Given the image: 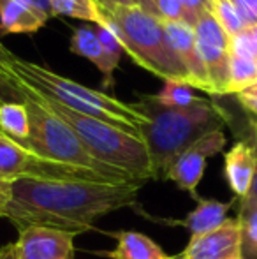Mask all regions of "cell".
Wrapping results in <instances>:
<instances>
[{
  "label": "cell",
  "mask_w": 257,
  "mask_h": 259,
  "mask_svg": "<svg viewBox=\"0 0 257 259\" xmlns=\"http://www.w3.org/2000/svg\"><path fill=\"white\" fill-rule=\"evenodd\" d=\"M241 4H245V6L248 7V9L252 11V13L257 16V0H240Z\"/></svg>",
  "instance_id": "8d00e7d4"
},
{
  "label": "cell",
  "mask_w": 257,
  "mask_h": 259,
  "mask_svg": "<svg viewBox=\"0 0 257 259\" xmlns=\"http://www.w3.org/2000/svg\"><path fill=\"white\" fill-rule=\"evenodd\" d=\"M257 169V147L254 141H236L224 155V177L236 196L247 198Z\"/></svg>",
  "instance_id": "4fadbf2b"
},
{
  "label": "cell",
  "mask_w": 257,
  "mask_h": 259,
  "mask_svg": "<svg viewBox=\"0 0 257 259\" xmlns=\"http://www.w3.org/2000/svg\"><path fill=\"white\" fill-rule=\"evenodd\" d=\"M0 259H16V254H14V243H7V245L0 247Z\"/></svg>",
  "instance_id": "836d02e7"
},
{
  "label": "cell",
  "mask_w": 257,
  "mask_h": 259,
  "mask_svg": "<svg viewBox=\"0 0 257 259\" xmlns=\"http://www.w3.org/2000/svg\"><path fill=\"white\" fill-rule=\"evenodd\" d=\"M254 141V140H252ZM255 143V141H254ZM255 147H257V143H255ZM245 199H248V201H252V203H255L257 205V169H255V177H254V182H252V187H250V191H248V194H247V198Z\"/></svg>",
  "instance_id": "d590c367"
},
{
  "label": "cell",
  "mask_w": 257,
  "mask_h": 259,
  "mask_svg": "<svg viewBox=\"0 0 257 259\" xmlns=\"http://www.w3.org/2000/svg\"><path fill=\"white\" fill-rule=\"evenodd\" d=\"M132 104L146 118L139 125V136L150 154L153 180H166L176 157L206 134L222 131L229 122L222 108L201 97L187 108L162 106L155 96H143Z\"/></svg>",
  "instance_id": "7a4b0ae2"
},
{
  "label": "cell",
  "mask_w": 257,
  "mask_h": 259,
  "mask_svg": "<svg viewBox=\"0 0 257 259\" xmlns=\"http://www.w3.org/2000/svg\"><path fill=\"white\" fill-rule=\"evenodd\" d=\"M11 76H16L25 87L34 90L39 96L57 101L81 115L93 116V118L122 127L136 136H139V125L146 122V118L134 108L132 103L127 104L110 94L83 87L34 62L16 57L11 67Z\"/></svg>",
  "instance_id": "3957f363"
},
{
  "label": "cell",
  "mask_w": 257,
  "mask_h": 259,
  "mask_svg": "<svg viewBox=\"0 0 257 259\" xmlns=\"http://www.w3.org/2000/svg\"><path fill=\"white\" fill-rule=\"evenodd\" d=\"M210 13L213 14V18L219 21V25L226 30L229 37H234L247 30L240 13L231 0H210Z\"/></svg>",
  "instance_id": "7402d4cb"
},
{
  "label": "cell",
  "mask_w": 257,
  "mask_h": 259,
  "mask_svg": "<svg viewBox=\"0 0 257 259\" xmlns=\"http://www.w3.org/2000/svg\"><path fill=\"white\" fill-rule=\"evenodd\" d=\"M252 140L257 143V118L252 120Z\"/></svg>",
  "instance_id": "74e56055"
},
{
  "label": "cell",
  "mask_w": 257,
  "mask_h": 259,
  "mask_svg": "<svg viewBox=\"0 0 257 259\" xmlns=\"http://www.w3.org/2000/svg\"><path fill=\"white\" fill-rule=\"evenodd\" d=\"M53 16L78 18L95 25H108V16L97 0H49Z\"/></svg>",
  "instance_id": "d6986e66"
},
{
  "label": "cell",
  "mask_w": 257,
  "mask_h": 259,
  "mask_svg": "<svg viewBox=\"0 0 257 259\" xmlns=\"http://www.w3.org/2000/svg\"><path fill=\"white\" fill-rule=\"evenodd\" d=\"M14 60H16V55L11 53L9 50L2 45V41H0V71L11 74V67H13Z\"/></svg>",
  "instance_id": "4dcf8cb0"
},
{
  "label": "cell",
  "mask_w": 257,
  "mask_h": 259,
  "mask_svg": "<svg viewBox=\"0 0 257 259\" xmlns=\"http://www.w3.org/2000/svg\"><path fill=\"white\" fill-rule=\"evenodd\" d=\"M164 28L173 52L176 53L185 71L189 72L190 87L204 90L213 96V87L210 83L208 71L199 53L194 27L185 21H164Z\"/></svg>",
  "instance_id": "7c38bea8"
},
{
  "label": "cell",
  "mask_w": 257,
  "mask_h": 259,
  "mask_svg": "<svg viewBox=\"0 0 257 259\" xmlns=\"http://www.w3.org/2000/svg\"><path fill=\"white\" fill-rule=\"evenodd\" d=\"M141 187L143 182L16 180L6 219L18 229L44 226L81 235L92 231L95 222L111 211L136 208Z\"/></svg>",
  "instance_id": "6da1fadb"
},
{
  "label": "cell",
  "mask_w": 257,
  "mask_h": 259,
  "mask_svg": "<svg viewBox=\"0 0 257 259\" xmlns=\"http://www.w3.org/2000/svg\"><path fill=\"white\" fill-rule=\"evenodd\" d=\"M35 96L78 134L86 150L97 160L122 171V173H127L134 180H153L150 154H148V148L141 140V136L127 133L122 127L108 123L104 120L81 115V113L44 96H39V94Z\"/></svg>",
  "instance_id": "277c9868"
},
{
  "label": "cell",
  "mask_w": 257,
  "mask_h": 259,
  "mask_svg": "<svg viewBox=\"0 0 257 259\" xmlns=\"http://www.w3.org/2000/svg\"><path fill=\"white\" fill-rule=\"evenodd\" d=\"M139 7L146 11V13L155 14V16H157V0H141Z\"/></svg>",
  "instance_id": "e575fe53"
},
{
  "label": "cell",
  "mask_w": 257,
  "mask_h": 259,
  "mask_svg": "<svg viewBox=\"0 0 257 259\" xmlns=\"http://www.w3.org/2000/svg\"><path fill=\"white\" fill-rule=\"evenodd\" d=\"M194 32L199 53L208 71L210 83L213 87V96H226L227 87H229L231 37L213 18L210 9L197 18Z\"/></svg>",
  "instance_id": "ba28073f"
},
{
  "label": "cell",
  "mask_w": 257,
  "mask_h": 259,
  "mask_svg": "<svg viewBox=\"0 0 257 259\" xmlns=\"http://www.w3.org/2000/svg\"><path fill=\"white\" fill-rule=\"evenodd\" d=\"M155 99L162 106H168V108H187V106L194 104L199 97L194 96L192 87L187 85V83L168 79V81H164L161 92L155 96Z\"/></svg>",
  "instance_id": "603a6c76"
},
{
  "label": "cell",
  "mask_w": 257,
  "mask_h": 259,
  "mask_svg": "<svg viewBox=\"0 0 257 259\" xmlns=\"http://www.w3.org/2000/svg\"><path fill=\"white\" fill-rule=\"evenodd\" d=\"M49 20L25 0H0V37L6 34H34Z\"/></svg>",
  "instance_id": "2e32d148"
},
{
  "label": "cell",
  "mask_w": 257,
  "mask_h": 259,
  "mask_svg": "<svg viewBox=\"0 0 257 259\" xmlns=\"http://www.w3.org/2000/svg\"><path fill=\"white\" fill-rule=\"evenodd\" d=\"M99 6L102 7L104 11H113L117 7H130V6H136L134 0H97Z\"/></svg>",
  "instance_id": "1f68e13d"
},
{
  "label": "cell",
  "mask_w": 257,
  "mask_h": 259,
  "mask_svg": "<svg viewBox=\"0 0 257 259\" xmlns=\"http://www.w3.org/2000/svg\"><path fill=\"white\" fill-rule=\"evenodd\" d=\"M185 9V16H187V23L195 25L197 18L201 16L204 11L210 9V0H180Z\"/></svg>",
  "instance_id": "83f0119b"
},
{
  "label": "cell",
  "mask_w": 257,
  "mask_h": 259,
  "mask_svg": "<svg viewBox=\"0 0 257 259\" xmlns=\"http://www.w3.org/2000/svg\"><path fill=\"white\" fill-rule=\"evenodd\" d=\"M236 199H231V201H219V199L212 198H197V205L192 211L187 213L185 219H169V221H162L164 224L169 226H182L187 231L190 233V236H199L210 233L213 229H217L219 226H222L227 221V213L233 208Z\"/></svg>",
  "instance_id": "5bb4252c"
},
{
  "label": "cell",
  "mask_w": 257,
  "mask_h": 259,
  "mask_svg": "<svg viewBox=\"0 0 257 259\" xmlns=\"http://www.w3.org/2000/svg\"><path fill=\"white\" fill-rule=\"evenodd\" d=\"M13 201V182H7L0 178V217L6 219L7 208Z\"/></svg>",
  "instance_id": "f546056e"
},
{
  "label": "cell",
  "mask_w": 257,
  "mask_h": 259,
  "mask_svg": "<svg viewBox=\"0 0 257 259\" xmlns=\"http://www.w3.org/2000/svg\"><path fill=\"white\" fill-rule=\"evenodd\" d=\"M95 32H97V37H99L100 45H102L104 52L110 57V60L118 65L120 64L122 55L125 53V50H124V45H122L120 37H118V34L115 32V28L111 27L110 21H108V25H97Z\"/></svg>",
  "instance_id": "cb8c5ba5"
},
{
  "label": "cell",
  "mask_w": 257,
  "mask_h": 259,
  "mask_svg": "<svg viewBox=\"0 0 257 259\" xmlns=\"http://www.w3.org/2000/svg\"><path fill=\"white\" fill-rule=\"evenodd\" d=\"M104 13L120 37L125 53L137 65L164 81L175 79L190 85L189 72L173 52L161 18L146 13L139 6L117 7Z\"/></svg>",
  "instance_id": "8992f818"
},
{
  "label": "cell",
  "mask_w": 257,
  "mask_h": 259,
  "mask_svg": "<svg viewBox=\"0 0 257 259\" xmlns=\"http://www.w3.org/2000/svg\"><path fill=\"white\" fill-rule=\"evenodd\" d=\"M238 222L241 235V259H257V205L248 199H238Z\"/></svg>",
  "instance_id": "ffe728a7"
},
{
  "label": "cell",
  "mask_w": 257,
  "mask_h": 259,
  "mask_svg": "<svg viewBox=\"0 0 257 259\" xmlns=\"http://www.w3.org/2000/svg\"><path fill=\"white\" fill-rule=\"evenodd\" d=\"M257 83V60H245L231 55V67H229V87L227 94H234L254 87Z\"/></svg>",
  "instance_id": "44dd1931"
},
{
  "label": "cell",
  "mask_w": 257,
  "mask_h": 259,
  "mask_svg": "<svg viewBox=\"0 0 257 259\" xmlns=\"http://www.w3.org/2000/svg\"><path fill=\"white\" fill-rule=\"evenodd\" d=\"M76 236L44 226H27L18 229L14 254L16 259H74Z\"/></svg>",
  "instance_id": "30bf717a"
},
{
  "label": "cell",
  "mask_w": 257,
  "mask_h": 259,
  "mask_svg": "<svg viewBox=\"0 0 257 259\" xmlns=\"http://www.w3.org/2000/svg\"><path fill=\"white\" fill-rule=\"evenodd\" d=\"M27 92L14 76L0 71V104L20 103L25 104Z\"/></svg>",
  "instance_id": "d4e9b609"
},
{
  "label": "cell",
  "mask_w": 257,
  "mask_h": 259,
  "mask_svg": "<svg viewBox=\"0 0 257 259\" xmlns=\"http://www.w3.org/2000/svg\"><path fill=\"white\" fill-rule=\"evenodd\" d=\"M175 259H241V235L238 217L204 235L190 236L187 247Z\"/></svg>",
  "instance_id": "8fae6325"
},
{
  "label": "cell",
  "mask_w": 257,
  "mask_h": 259,
  "mask_svg": "<svg viewBox=\"0 0 257 259\" xmlns=\"http://www.w3.org/2000/svg\"><path fill=\"white\" fill-rule=\"evenodd\" d=\"M226 143L227 140L224 131H213V133L206 134L204 138L195 141L192 147H189L183 154L176 157V160L168 169L166 180L175 182L180 191L189 192L194 199H197V185L204 177L206 160L220 154Z\"/></svg>",
  "instance_id": "9c48e42d"
},
{
  "label": "cell",
  "mask_w": 257,
  "mask_h": 259,
  "mask_svg": "<svg viewBox=\"0 0 257 259\" xmlns=\"http://www.w3.org/2000/svg\"><path fill=\"white\" fill-rule=\"evenodd\" d=\"M236 99L240 101V104L245 109H248L250 113H254L257 118V83L254 87H248V89L241 90L236 94Z\"/></svg>",
  "instance_id": "f1b7e54d"
},
{
  "label": "cell",
  "mask_w": 257,
  "mask_h": 259,
  "mask_svg": "<svg viewBox=\"0 0 257 259\" xmlns=\"http://www.w3.org/2000/svg\"><path fill=\"white\" fill-rule=\"evenodd\" d=\"M248 30H250L252 37H254V42H255V46H257V27H254V28H248Z\"/></svg>",
  "instance_id": "f35d334b"
},
{
  "label": "cell",
  "mask_w": 257,
  "mask_h": 259,
  "mask_svg": "<svg viewBox=\"0 0 257 259\" xmlns=\"http://www.w3.org/2000/svg\"><path fill=\"white\" fill-rule=\"evenodd\" d=\"M0 133L23 145L30 136V115L25 104H0Z\"/></svg>",
  "instance_id": "ac0fdd59"
},
{
  "label": "cell",
  "mask_w": 257,
  "mask_h": 259,
  "mask_svg": "<svg viewBox=\"0 0 257 259\" xmlns=\"http://www.w3.org/2000/svg\"><path fill=\"white\" fill-rule=\"evenodd\" d=\"M74 55L83 57L86 60H90L102 74V85L104 87H111L113 85V74L115 69L118 67L117 64L110 60V57L104 52L102 45H100L99 37H97V32L93 30L88 25H83V27H76L72 28V37H71V45H69Z\"/></svg>",
  "instance_id": "e0dca14e"
},
{
  "label": "cell",
  "mask_w": 257,
  "mask_h": 259,
  "mask_svg": "<svg viewBox=\"0 0 257 259\" xmlns=\"http://www.w3.org/2000/svg\"><path fill=\"white\" fill-rule=\"evenodd\" d=\"M134 4H136V6H139V4H141V0H134Z\"/></svg>",
  "instance_id": "ab89813d"
},
{
  "label": "cell",
  "mask_w": 257,
  "mask_h": 259,
  "mask_svg": "<svg viewBox=\"0 0 257 259\" xmlns=\"http://www.w3.org/2000/svg\"><path fill=\"white\" fill-rule=\"evenodd\" d=\"M25 2H28L30 6H34L35 9H39L41 13H44V14H48L49 18L53 16V13H52V6H49V0H25Z\"/></svg>",
  "instance_id": "d6a6232c"
},
{
  "label": "cell",
  "mask_w": 257,
  "mask_h": 259,
  "mask_svg": "<svg viewBox=\"0 0 257 259\" xmlns=\"http://www.w3.org/2000/svg\"><path fill=\"white\" fill-rule=\"evenodd\" d=\"M0 178L16 180H46V182H106L100 175L74 166L53 162L30 152L20 143L0 133Z\"/></svg>",
  "instance_id": "52a82bcc"
},
{
  "label": "cell",
  "mask_w": 257,
  "mask_h": 259,
  "mask_svg": "<svg viewBox=\"0 0 257 259\" xmlns=\"http://www.w3.org/2000/svg\"><path fill=\"white\" fill-rule=\"evenodd\" d=\"M21 87L27 92L25 106H27L28 115H30V136H28V140L21 147L28 148V150L37 154L39 157L53 160V162L93 171V173L100 175V177L106 178L111 184L139 182L134 180L132 177H129L127 173H122V171L115 169L111 166H106L104 162L97 160L86 150V147L78 138V134L60 116H57L28 87H25L23 83H21Z\"/></svg>",
  "instance_id": "5b68a950"
},
{
  "label": "cell",
  "mask_w": 257,
  "mask_h": 259,
  "mask_svg": "<svg viewBox=\"0 0 257 259\" xmlns=\"http://www.w3.org/2000/svg\"><path fill=\"white\" fill-rule=\"evenodd\" d=\"M231 55L238 58H245V60H257V46L254 42L250 30H245L241 34L231 37Z\"/></svg>",
  "instance_id": "484cf974"
},
{
  "label": "cell",
  "mask_w": 257,
  "mask_h": 259,
  "mask_svg": "<svg viewBox=\"0 0 257 259\" xmlns=\"http://www.w3.org/2000/svg\"><path fill=\"white\" fill-rule=\"evenodd\" d=\"M108 235L115 238L117 245L113 250H99L95 252L97 256H104L108 259H175V256L164 252V249L155 240L139 231L120 229Z\"/></svg>",
  "instance_id": "9a60e30c"
},
{
  "label": "cell",
  "mask_w": 257,
  "mask_h": 259,
  "mask_svg": "<svg viewBox=\"0 0 257 259\" xmlns=\"http://www.w3.org/2000/svg\"><path fill=\"white\" fill-rule=\"evenodd\" d=\"M157 16L162 21H185V9L180 0H157Z\"/></svg>",
  "instance_id": "4316f807"
}]
</instances>
